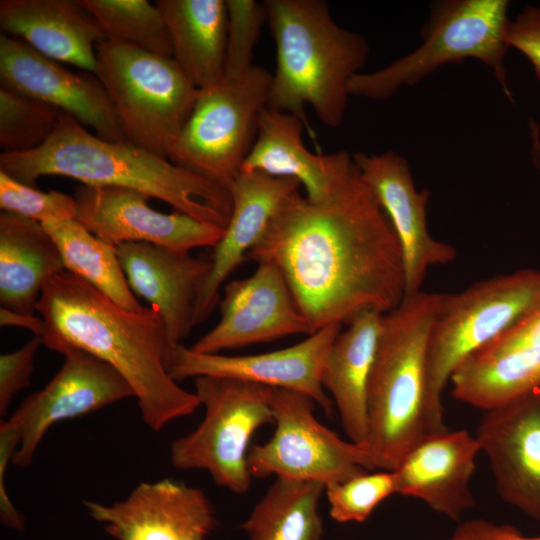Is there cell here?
<instances>
[{
  "label": "cell",
  "mask_w": 540,
  "mask_h": 540,
  "mask_svg": "<svg viewBox=\"0 0 540 540\" xmlns=\"http://www.w3.org/2000/svg\"><path fill=\"white\" fill-rule=\"evenodd\" d=\"M194 387L205 413L190 433L170 446L173 467L204 470L219 487L246 493L252 475L248 466L249 442L255 432L273 424V388L215 376H199Z\"/></svg>",
  "instance_id": "9c48e42d"
},
{
  "label": "cell",
  "mask_w": 540,
  "mask_h": 540,
  "mask_svg": "<svg viewBox=\"0 0 540 540\" xmlns=\"http://www.w3.org/2000/svg\"><path fill=\"white\" fill-rule=\"evenodd\" d=\"M0 171L30 186L42 176H63L82 185L135 190L222 228L232 209L227 189L132 143L91 134L65 112L53 135L39 148L3 152Z\"/></svg>",
  "instance_id": "3957f363"
},
{
  "label": "cell",
  "mask_w": 540,
  "mask_h": 540,
  "mask_svg": "<svg viewBox=\"0 0 540 540\" xmlns=\"http://www.w3.org/2000/svg\"><path fill=\"white\" fill-rule=\"evenodd\" d=\"M36 312L45 323L43 345L59 353L77 348L112 366L133 388L153 431L201 406L196 394L168 373L167 332L155 308L126 310L64 270L46 283Z\"/></svg>",
  "instance_id": "7a4b0ae2"
},
{
  "label": "cell",
  "mask_w": 540,
  "mask_h": 540,
  "mask_svg": "<svg viewBox=\"0 0 540 540\" xmlns=\"http://www.w3.org/2000/svg\"><path fill=\"white\" fill-rule=\"evenodd\" d=\"M506 42L529 60L540 80V7L528 6L510 19Z\"/></svg>",
  "instance_id": "8d00e7d4"
},
{
  "label": "cell",
  "mask_w": 540,
  "mask_h": 540,
  "mask_svg": "<svg viewBox=\"0 0 540 540\" xmlns=\"http://www.w3.org/2000/svg\"><path fill=\"white\" fill-rule=\"evenodd\" d=\"M475 435L465 429L431 434L415 445L393 470L396 494L418 499L453 521L476 505L470 489L476 458Z\"/></svg>",
  "instance_id": "44dd1931"
},
{
  "label": "cell",
  "mask_w": 540,
  "mask_h": 540,
  "mask_svg": "<svg viewBox=\"0 0 540 540\" xmlns=\"http://www.w3.org/2000/svg\"><path fill=\"white\" fill-rule=\"evenodd\" d=\"M83 504L116 540H206L217 524L206 494L171 478L141 482L110 505Z\"/></svg>",
  "instance_id": "ac0fdd59"
},
{
  "label": "cell",
  "mask_w": 540,
  "mask_h": 540,
  "mask_svg": "<svg viewBox=\"0 0 540 540\" xmlns=\"http://www.w3.org/2000/svg\"><path fill=\"white\" fill-rule=\"evenodd\" d=\"M172 58L199 90L225 79L227 9L224 0H158Z\"/></svg>",
  "instance_id": "4316f807"
},
{
  "label": "cell",
  "mask_w": 540,
  "mask_h": 540,
  "mask_svg": "<svg viewBox=\"0 0 540 540\" xmlns=\"http://www.w3.org/2000/svg\"><path fill=\"white\" fill-rule=\"evenodd\" d=\"M507 0H444L432 4L421 45L373 72H360L348 84L350 96L385 100L413 86L441 66L476 59L490 68L513 101L504 61L508 50Z\"/></svg>",
  "instance_id": "8992f818"
},
{
  "label": "cell",
  "mask_w": 540,
  "mask_h": 540,
  "mask_svg": "<svg viewBox=\"0 0 540 540\" xmlns=\"http://www.w3.org/2000/svg\"><path fill=\"white\" fill-rule=\"evenodd\" d=\"M96 77L129 143L168 158L199 95L171 57L105 38L96 46Z\"/></svg>",
  "instance_id": "52a82bcc"
},
{
  "label": "cell",
  "mask_w": 540,
  "mask_h": 540,
  "mask_svg": "<svg viewBox=\"0 0 540 540\" xmlns=\"http://www.w3.org/2000/svg\"><path fill=\"white\" fill-rule=\"evenodd\" d=\"M219 305V321L192 351L214 354L313 333L282 272L270 262L258 263L249 277L227 283Z\"/></svg>",
  "instance_id": "9a60e30c"
},
{
  "label": "cell",
  "mask_w": 540,
  "mask_h": 540,
  "mask_svg": "<svg viewBox=\"0 0 540 540\" xmlns=\"http://www.w3.org/2000/svg\"><path fill=\"white\" fill-rule=\"evenodd\" d=\"M441 299L420 291L382 316L367 398L366 450L376 470L393 471L420 441L447 429L427 397L428 344Z\"/></svg>",
  "instance_id": "277c9868"
},
{
  "label": "cell",
  "mask_w": 540,
  "mask_h": 540,
  "mask_svg": "<svg viewBox=\"0 0 540 540\" xmlns=\"http://www.w3.org/2000/svg\"><path fill=\"white\" fill-rule=\"evenodd\" d=\"M42 225L57 245L66 271L126 310L144 308L128 284L116 246L98 238L76 219Z\"/></svg>",
  "instance_id": "f546056e"
},
{
  "label": "cell",
  "mask_w": 540,
  "mask_h": 540,
  "mask_svg": "<svg viewBox=\"0 0 540 540\" xmlns=\"http://www.w3.org/2000/svg\"><path fill=\"white\" fill-rule=\"evenodd\" d=\"M0 81L1 86L71 115L104 140L128 142L108 93L95 74L72 72L6 34L0 35Z\"/></svg>",
  "instance_id": "2e32d148"
},
{
  "label": "cell",
  "mask_w": 540,
  "mask_h": 540,
  "mask_svg": "<svg viewBox=\"0 0 540 540\" xmlns=\"http://www.w3.org/2000/svg\"><path fill=\"white\" fill-rule=\"evenodd\" d=\"M20 443V433L17 426L9 419L0 423V520L6 527L21 531L24 529L23 515L12 503L5 484V474L9 462Z\"/></svg>",
  "instance_id": "74e56055"
},
{
  "label": "cell",
  "mask_w": 540,
  "mask_h": 540,
  "mask_svg": "<svg viewBox=\"0 0 540 540\" xmlns=\"http://www.w3.org/2000/svg\"><path fill=\"white\" fill-rule=\"evenodd\" d=\"M0 208L41 224L75 219L73 196L60 191H41L0 171Z\"/></svg>",
  "instance_id": "e575fe53"
},
{
  "label": "cell",
  "mask_w": 540,
  "mask_h": 540,
  "mask_svg": "<svg viewBox=\"0 0 540 540\" xmlns=\"http://www.w3.org/2000/svg\"><path fill=\"white\" fill-rule=\"evenodd\" d=\"M65 270L57 245L37 221L0 213V303L33 315L46 283Z\"/></svg>",
  "instance_id": "484cf974"
},
{
  "label": "cell",
  "mask_w": 540,
  "mask_h": 540,
  "mask_svg": "<svg viewBox=\"0 0 540 540\" xmlns=\"http://www.w3.org/2000/svg\"><path fill=\"white\" fill-rule=\"evenodd\" d=\"M63 113L0 86V146L4 153H25L42 146L55 132Z\"/></svg>",
  "instance_id": "1f68e13d"
},
{
  "label": "cell",
  "mask_w": 540,
  "mask_h": 540,
  "mask_svg": "<svg viewBox=\"0 0 540 540\" xmlns=\"http://www.w3.org/2000/svg\"><path fill=\"white\" fill-rule=\"evenodd\" d=\"M116 249L133 293L160 313L170 352L194 327L195 305L211 268L210 258L146 242L123 243Z\"/></svg>",
  "instance_id": "ffe728a7"
},
{
  "label": "cell",
  "mask_w": 540,
  "mask_h": 540,
  "mask_svg": "<svg viewBox=\"0 0 540 540\" xmlns=\"http://www.w3.org/2000/svg\"><path fill=\"white\" fill-rule=\"evenodd\" d=\"M227 35L224 75L234 79L247 72L252 65L254 48L262 26L267 21L264 2L255 0H225Z\"/></svg>",
  "instance_id": "836d02e7"
},
{
  "label": "cell",
  "mask_w": 540,
  "mask_h": 540,
  "mask_svg": "<svg viewBox=\"0 0 540 540\" xmlns=\"http://www.w3.org/2000/svg\"><path fill=\"white\" fill-rule=\"evenodd\" d=\"M329 515L340 523L364 522L376 507L396 494L393 471H368L344 482L325 487Z\"/></svg>",
  "instance_id": "d6a6232c"
},
{
  "label": "cell",
  "mask_w": 540,
  "mask_h": 540,
  "mask_svg": "<svg viewBox=\"0 0 540 540\" xmlns=\"http://www.w3.org/2000/svg\"><path fill=\"white\" fill-rule=\"evenodd\" d=\"M246 259L280 269L313 333L405 296L398 238L355 161L324 196H288Z\"/></svg>",
  "instance_id": "6da1fadb"
},
{
  "label": "cell",
  "mask_w": 540,
  "mask_h": 540,
  "mask_svg": "<svg viewBox=\"0 0 540 540\" xmlns=\"http://www.w3.org/2000/svg\"><path fill=\"white\" fill-rule=\"evenodd\" d=\"M445 540H540V534L524 535L514 526L477 518L460 524Z\"/></svg>",
  "instance_id": "f35d334b"
},
{
  "label": "cell",
  "mask_w": 540,
  "mask_h": 540,
  "mask_svg": "<svg viewBox=\"0 0 540 540\" xmlns=\"http://www.w3.org/2000/svg\"><path fill=\"white\" fill-rule=\"evenodd\" d=\"M353 159L398 238L404 266V297L415 295L422 291L429 268L453 261L457 251L430 234L429 191L416 189L404 157L389 150L381 154L357 153Z\"/></svg>",
  "instance_id": "e0dca14e"
},
{
  "label": "cell",
  "mask_w": 540,
  "mask_h": 540,
  "mask_svg": "<svg viewBox=\"0 0 540 540\" xmlns=\"http://www.w3.org/2000/svg\"><path fill=\"white\" fill-rule=\"evenodd\" d=\"M43 344L40 336L32 337L21 348L0 356V415L7 414L10 403L29 387L35 356Z\"/></svg>",
  "instance_id": "d590c367"
},
{
  "label": "cell",
  "mask_w": 540,
  "mask_h": 540,
  "mask_svg": "<svg viewBox=\"0 0 540 540\" xmlns=\"http://www.w3.org/2000/svg\"><path fill=\"white\" fill-rule=\"evenodd\" d=\"M107 38L172 58L165 20L147 0H78Z\"/></svg>",
  "instance_id": "4dcf8cb0"
},
{
  "label": "cell",
  "mask_w": 540,
  "mask_h": 540,
  "mask_svg": "<svg viewBox=\"0 0 540 540\" xmlns=\"http://www.w3.org/2000/svg\"><path fill=\"white\" fill-rule=\"evenodd\" d=\"M324 492L318 482L276 478L241 529L249 540H321L318 507Z\"/></svg>",
  "instance_id": "f1b7e54d"
},
{
  "label": "cell",
  "mask_w": 540,
  "mask_h": 540,
  "mask_svg": "<svg viewBox=\"0 0 540 540\" xmlns=\"http://www.w3.org/2000/svg\"><path fill=\"white\" fill-rule=\"evenodd\" d=\"M540 308V270L522 269L442 294L428 344L427 397L443 420L442 394L457 368Z\"/></svg>",
  "instance_id": "ba28073f"
},
{
  "label": "cell",
  "mask_w": 540,
  "mask_h": 540,
  "mask_svg": "<svg viewBox=\"0 0 540 540\" xmlns=\"http://www.w3.org/2000/svg\"><path fill=\"white\" fill-rule=\"evenodd\" d=\"M271 83L272 74L253 65L237 78L199 90L168 159L228 190L253 146Z\"/></svg>",
  "instance_id": "30bf717a"
},
{
  "label": "cell",
  "mask_w": 540,
  "mask_h": 540,
  "mask_svg": "<svg viewBox=\"0 0 540 540\" xmlns=\"http://www.w3.org/2000/svg\"><path fill=\"white\" fill-rule=\"evenodd\" d=\"M271 407L274 433L248 453L253 478L276 476L327 487L376 470L365 448L342 439L316 419L315 401L309 396L273 388Z\"/></svg>",
  "instance_id": "8fae6325"
},
{
  "label": "cell",
  "mask_w": 540,
  "mask_h": 540,
  "mask_svg": "<svg viewBox=\"0 0 540 540\" xmlns=\"http://www.w3.org/2000/svg\"><path fill=\"white\" fill-rule=\"evenodd\" d=\"M383 313L365 310L336 337L321 374V383L336 406L348 440L366 449L367 398Z\"/></svg>",
  "instance_id": "d4e9b609"
},
{
  "label": "cell",
  "mask_w": 540,
  "mask_h": 540,
  "mask_svg": "<svg viewBox=\"0 0 540 540\" xmlns=\"http://www.w3.org/2000/svg\"><path fill=\"white\" fill-rule=\"evenodd\" d=\"M452 396L484 411L540 390V346L481 349L453 373Z\"/></svg>",
  "instance_id": "83f0119b"
},
{
  "label": "cell",
  "mask_w": 540,
  "mask_h": 540,
  "mask_svg": "<svg viewBox=\"0 0 540 540\" xmlns=\"http://www.w3.org/2000/svg\"><path fill=\"white\" fill-rule=\"evenodd\" d=\"M341 330L342 325L332 324L295 345L252 355L197 353L179 344L170 350L166 366L177 382L215 376L300 392L312 398L330 416L334 403L322 386L321 374Z\"/></svg>",
  "instance_id": "7c38bea8"
},
{
  "label": "cell",
  "mask_w": 540,
  "mask_h": 540,
  "mask_svg": "<svg viewBox=\"0 0 540 540\" xmlns=\"http://www.w3.org/2000/svg\"><path fill=\"white\" fill-rule=\"evenodd\" d=\"M276 47L268 107L298 116L309 128V105L326 126L342 124L348 84L370 49L364 36L339 26L323 0H267Z\"/></svg>",
  "instance_id": "5b68a950"
},
{
  "label": "cell",
  "mask_w": 540,
  "mask_h": 540,
  "mask_svg": "<svg viewBox=\"0 0 540 540\" xmlns=\"http://www.w3.org/2000/svg\"><path fill=\"white\" fill-rule=\"evenodd\" d=\"M75 219L98 238L118 246L146 242L180 252L215 247L225 228L187 214L162 213L144 193L120 187H76Z\"/></svg>",
  "instance_id": "5bb4252c"
},
{
  "label": "cell",
  "mask_w": 540,
  "mask_h": 540,
  "mask_svg": "<svg viewBox=\"0 0 540 540\" xmlns=\"http://www.w3.org/2000/svg\"><path fill=\"white\" fill-rule=\"evenodd\" d=\"M305 123L296 115L266 107L241 172H262L299 182L310 199L324 196L354 165L345 151L316 154L302 139Z\"/></svg>",
  "instance_id": "cb8c5ba5"
},
{
  "label": "cell",
  "mask_w": 540,
  "mask_h": 540,
  "mask_svg": "<svg viewBox=\"0 0 540 540\" xmlns=\"http://www.w3.org/2000/svg\"><path fill=\"white\" fill-rule=\"evenodd\" d=\"M60 370L39 391L29 395L9 418L20 433L12 463L31 465L48 429L59 421L77 418L134 397L130 384L108 363L92 354L68 348Z\"/></svg>",
  "instance_id": "4fadbf2b"
},
{
  "label": "cell",
  "mask_w": 540,
  "mask_h": 540,
  "mask_svg": "<svg viewBox=\"0 0 540 540\" xmlns=\"http://www.w3.org/2000/svg\"><path fill=\"white\" fill-rule=\"evenodd\" d=\"M301 185L292 178L240 172L229 187L232 209L225 232L211 254V268L194 310V327L205 321L219 300L225 280L246 259L283 201Z\"/></svg>",
  "instance_id": "7402d4cb"
},
{
  "label": "cell",
  "mask_w": 540,
  "mask_h": 540,
  "mask_svg": "<svg viewBox=\"0 0 540 540\" xmlns=\"http://www.w3.org/2000/svg\"><path fill=\"white\" fill-rule=\"evenodd\" d=\"M475 436L500 497L540 520V390L487 410Z\"/></svg>",
  "instance_id": "d6986e66"
},
{
  "label": "cell",
  "mask_w": 540,
  "mask_h": 540,
  "mask_svg": "<svg viewBox=\"0 0 540 540\" xmlns=\"http://www.w3.org/2000/svg\"><path fill=\"white\" fill-rule=\"evenodd\" d=\"M0 27L42 55L93 74L96 46L107 38L78 0H1Z\"/></svg>",
  "instance_id": "603a6c76"
},
{
  "label": "cell",
  "mask_w": 540,
  "mask_h": 540,
  "mask_svg": "<svg viewBox=\"0 0 540 540\" xmlns=\"http://www.w3.org/2000/svg\"><path fill=\"white\" fill-rule=\"evenodd\" d=\"M0 325L21 327L30 330L35 336H42L45 331V323L42 317H36L34 314H26L10 310L5 307L0 308Z\"/></svg>",
  "instance_id": "ab89813d"
}]
</instances>
